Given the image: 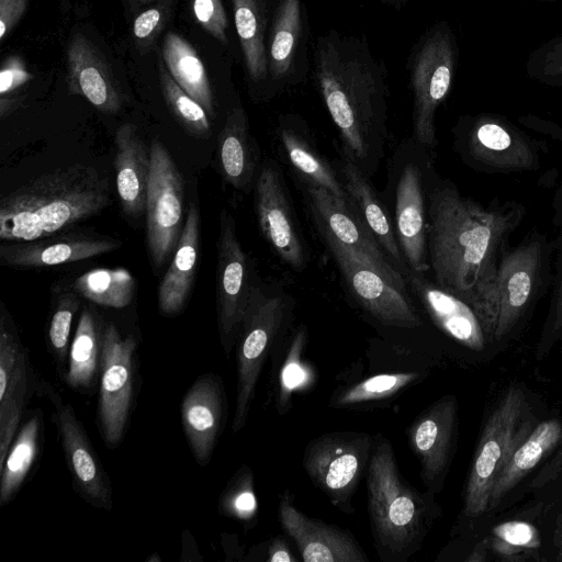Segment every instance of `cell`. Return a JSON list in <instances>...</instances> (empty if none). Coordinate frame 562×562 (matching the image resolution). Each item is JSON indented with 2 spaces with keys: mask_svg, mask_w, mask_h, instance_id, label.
Returning a JSON list of instances; mask_svg holds the SVG:
<instances>
[{
  "mask_svg": "<svg viewBox=\"0 0 562 562\" xmlns=\"http://www.w3.org/2000/svg\"><path fill=\"white\" fill-rule=\"evenodd\" d=\"M38 389L29 351L9 312L0 313V468L16 436L29 400Z\"/></svg>",
  "mask_w": 562,
  "mask_h": 562,
  "instance_id": "cell-18",
  "label": "cell"
},
{
  "mask_svg": "<svg viewBox=\"0 0 562 562\" xmlns=\"http://www.w3.org/2000/svg\"><path fill=\"white\" fill-rule=\"evenodd\" d=\"M220 512L251 526L256 519L258 504L254 491L251 470L243 465L228 482L218 502Z\"/></svg>",
  "mask_w": 562,
  "mask_h": 562,
  "instance_id": "cell-42",
  "label": "cell"
},
{
  "mask_svg": "<svg viewBox=\"0 0 562 562\" xmlns=\"http://www.w3.org/2000/svg\"><path fill=\"white\" fill-rule=\"evenodd\" d=\"M136 347L133 335L123 336L113 323L104 333L99 380L97 424L104 443L119 446L125 437L135 397Z\"/></svg>",
  "mask_w": 562,
  "mask_h": 562,
  "instance_id": "cell-13",
  "label": "cell"
},
{
  "mask_svg": "<svg viewBox=\"0 0 562 562\" xmlns=\"http://www.w3.org/2000/svg\"><path fill=\"white\" fill-rule=\"evenodd\" d=\"M80 297L70 286L59 289L48 321L47 345L61 380L68 369L71 324L80 308Z\"/></svg>",
  "mask_w": 562,
  "mask_h": 562,
  "instance_id": "cell-40",
  "label": "cell"
},
{
  "mask_svg": "<svg viewBox=\"0 0 562 562\" xmlns=\"http://www.w3.org/2000/svg\"><path fill=\"white\" fill-rule=\"evenodd\" d=\"M162 13L158 8L142 12L134 21L133 34L138 41L149 40L161 26Z\"/></svg>",
  "mask_w": 562,
  "mask_h": 562,
  "instance_id": "cell-49",
  "label": "cell"
},
{
  "mask_svg": "<svg viewBox=\"0 0 562 562\" xmlns=\"http://www.w3.org/2000/svg\"><path fill=\"white\" fill-rule=\"evenodd\" d=\"M457 56L454 36L443 22L434 26L422 38L414 53L411 70L414 98L413 140L429 153L438 144L436 111L451 89Z\"/></svg>",
  "mask_w": 562,
  "mask_h": 562,
  "instance_id": "cell-10",
  "label": "cell"
},
{
  "mask_svg": "<svg viewBox=\"0 0 562 562\" xmlns=\"http://www.w3.org/2000/svg\"><path fill=\"white\" fill-rule=\"evenodd\" d=\"M300 31V0H281L273 22L268 58L273 79H282L288 75L293 63Z\"/></svg>",
  "mask_w": 562,
  "mask_h": 562,
  "instance_id": "cell-38",
  "label": "cell"
},
{
  "mask_svg": "<svg viewBox=\"0 0 562 562\" xmlns=\"http://www.w3.org/2000/svg\"><path fill=\"white\" fill-rule=\"evenodd\" d=\"M303 186L315 226L353 249L391 284L408 293L404 277L392 265L351 205L325 189L310 184Z\"/></svg>",
  "mask_w": 562,
  "mask_h": 562,
  "instance_id": "cell-20",
  "label": "cell"
},
{
  "mask_svg": "<svg viewBox=\"0 0 562 562\" xmlns=\"http://www.w3.org/2000/svg\"><path fill=\"white\" fill-rule=\"evenodd\" d=\"M404 278L408 289L442 333L470 350L485 349L490 342L482 321L469 303L440 288L423 272L407 269Z\"/></svg>",
  "mask_w": 562,
  "mask_h": 562,
  "instance_id": "cell-23",
  "label": "cell"
},
{
  "mask_svg": "<svg viewBox=\"0 0 562 562\" xmlns=\"http://www.w3.org/2000/svg\"><path fill=\"white\" fill-rule=\"evenodd\" d=\"M158 67L164 99L177 122L193 137L207 138L212 124L205 109L173 80L162 63Z\"/></svg>",
  "mask_w": 562,
  "mask_h": 562,
  "instance_id": "cell-41",
  "label": "cell"
},
{
  "mask_svg": "<svg viewBox=\"0 0 562 562\" xmlns=\"http://www.w3.org/2000/svg\"><path fill=\"white\" fill-rule=\"evenodd\" d=\"M146 196V240L150 261L160 269L173 255L184 217L182 176L165 145L154 138Z\"/></svg>",
  "mask_w": 562,
  "mask_h": 562,
  "instance_id": "cell-12",
  "label": "cell"
},
{
  "mask_svg": "<svg viewBox=\"0 0 562 562\" xmlns=\"http://www.w3.org/2000/svg\"><path fill=\"white\" fill-rule=\"evenodd\" d=\"M221 175L234 190L248 191L255 186L259 167V147L249 131L248 119L240 105L226 115L217 136Z\"/></svg>",
  "mask_w": 562,
  "mask_h": 562,
  "instance_id": "cell-30",
  "label": "cell"
},
{
  "mask_svg": "<svg viewBox=\"0 0 562 562\" xmlns=\"http://www.w3.org/2000/svg\"><path fill=\"white\" fill-rule=\"evenodd\" d=\"M67 85L69 93L83 97L103 113L114 114L122 106L110 68L97 47L80 33L68 44Z\"/></svg>",
  "mask_w": 562,
  "mask_h": 562,
  "instance_id": "cell-25",
  "label": "cell"
},
{
  "mask_svg": "<svg viewBox=\"0 0 562 562\" xmlns=\"http://www.w3.org/2000/svg\"><path fill=\"white\" fill-rule=\"evenodd\" d=\"M344 281L359 305L385 326L416 328L423 321L407 292L391 284L356 251L316 227Z\"/></svg>",
  "mask_w": 562,
  "mask_h": 562,
  "instance_id": "cell-14",
  "label": "cell"
},
{
  "mask_svg": "<svg viewBox=\"0 0 562 562\" xmlns=\"http://www.w3.org/2000/svg\"><path fill=\"white\" fill-rule=\"evenodd\" d=\"M109 203V181L94 167L58 168L2 196L0 239L22 243L60 235Z\"/></svg>",
  "mask_w": 562,
  "mask_h": 562,
  "instance_id": "cell-3",
  "label": "cell"
},
{
  "mask_svg": "<svg viewBox=\"0 0 562 562\" xmlns=\"http://www.w3.org/2000/svg\"><path fill=\"white\" fill-rule=\"evenodd\" d=\"M306 341L307 330L304 325H301L292 338L278 380L279 390L277 404L280 414L288 411L294 389L303 381V352Z\"/></svg>",
  "mask_w": 562,
  "mask_h": 562,
  "instance_id": "cell-44",
  "label": "cell"
},
{
  "mask_svg": "<svg viewBox=\"0 0 562 562\" xmlns=\"http://www.w3.org/2000/svg\"><path fill=\"white\" fill-rule=\"evenodd\" d=\"M429 151L413 139L403 145L394 162L393 210L396 238L409 270H430L427 246L426 175Z\"/></svg>",
  "mask_w": 562,
  "mask_h": 562,
  "instance_id": "cell-11",
  "label": "cell"
},
{
  "mask_svg": "<svg viewBox=\"0 0 562 562\" xmlns=\"http://www.w3.org/2000/svg\"><path fill=\"white\" fill-rule=\"evenodd\" d=\"M114 142L115 183L120 205L126 215L139 217L146 211L150 155L134 124L121 125Z\"/></svg>",
  "mask_w": 562,
  "mask_h": 562,
  "instance_id": "cell-29",
  "label": "cell"
},
{
  "mask_svg": "<svg viewBox=\"0 0 562 562\" xmlns=\"http://www.w3.org/2000/svg\"><path fill=\"white\" fill-rule=\"evenodd\" d=\"M495 548L505 554L522 549H535L540 544L537 529L524 521H507L493 530Z\"/></svg>",
  "mask_w": 562,
  "mask_h": 562,
  "instance_id": "cell-45",
  "label": "cell"
},
{
  "mask_svg": "<svg viewBox=\"0 0 562 562\" xmlns=\"http://www.w3.org/2000/svg\"><path fill=\"white\" fill-rule=\"evenodd\" d=\"M38 387L54 405V420L75 490L94 508L111 510V481L74 407L65 403L50 385L42 383Z\"/></svg>",
  "mask_w": 562,
  "mask_h": 562,
  "instance_id": "cell-17",
  "label": "cell"
},
{
  "mask_svg": "<svg viewBox=\"0 0 562 562\" xmlns=\"http://www.w3.org/2000/svg\"><path fill=\"white\" fill-rule=\"evenodd\" d=\"M199 249L200 215L195 203L190 202L172 260L157 291L158 307L164 316L173 317L184 310L195 279Z\"/></svg>",
  "mask_w": 562,
  "mask_h": 562,
  "instance_id": "cell-28",
  "label": "cell"
},
{
  "mask_svg": "<svg viewBox=\"0 0 562 562\" xmlns=\"http://www.w3.org/2000/svg\"><path fill=\"white\" fill-rule=\"evenodd\" d=\"M561 440L562 423L560 420L549 419L536 425L514 450L496 477L490 495L488 509L496 507Z\"/></svg>",
  "mask_w": 562,
  "mask_h": 562,
  "instance_id": "cell-32",
  "label": "cell"
},
{
  "mask_svg": "<svg viewBox=\"0 0 562 562\" xmlns=\"http://www.w3.org/2000/svg\"><path fill=\"white\" fill-rule=\"evenodd\" d=\"M278 138L284 161L303 184L325 189L349 203L339 173L321 154L310 131L300 120L282 119L278 127Z\"/></svg>",
  "mask_w": 562,
  "mask_h": 562,
  "instance_id": "cell-27",
  "label": "cell"
},
{
  "mask_svg": "<svg viewBox=\"0 0 562 562\" xmlns=\"http://www.w3.org/2000/svg\"><path fill=\"white\" fill-rule=\"evenodd\" d=\"M561 2H562V0H561Z\"/></svg>",
  "mask_w": 562,
  "mask_h": 562,
  "instance_id": "cell-55",
  "label": "cell"
},
{
  "mask_svg": "<svg viewBox=\"0 0 562 562\" xmlns=\"http://www.w3.org/2000/svg\"><path fill=\"white\" fill-rule=\"evenodd\" d=\"M267 561L296 562L297 559L292 554L285 539L282 536H277L269 543Z\"/></svg>",
  "mask_w": 562,
  "mask_h": 562,
  "instance_id": "cell-51",
  "label": "cell"
},
{
  "mask_svg": "<svg viewBox=\"0 0 562 562\" xmlns=\"http://www.w3.org/2000/svg\"><path fill=\"white\" fill-rule=\"evenodd\" d=\"M407 441L420 463V479L435 494L443 488L457 447L458 403L445 395L406 428Z\"/></svg>",
  "mask_w": 562,
  "mask_h": 562,
  "instance_id": "cell-19",
  "label": "cell"
},
{
  "mask_svg": "<svg viewBox=\"0 0 562 562\" xmlns=\"http://www.w3.org/2000/svg\"><path fill=\"white\" fill-rule=\"evenodd\" d=\"M216 311L221 345L228 357L237 344L255 283L232 215L222 210L217 238Z\"/></svg>",
  "mask_w": 562,
  "mask_h": 562,
  "instance_id": "cell-15",
  "label": "cell"
},
{
  "mask_svg": "<svg viewBox=\"0 0 562 562\" xmlns=\"http://www.w3.org/2000/svg\"><path fill=\"white\" fill-rule=\"evenodd\" d=\"M162 58L173 80L213 119L212 87L205 67L191 44L179 34L168 32L164 38Z\"/></svg>",
  "mask_w": 562,
  "mask_h": 562,
  "instance_id": "cell-33",
  "label": "cell"
},
{
  "mask_svg": "<svg viewBox=\"0 0 562 562\" xmlns=\"http://www.w3.org/2000/svg\"><path fill=\"white\" fill-rule=\"evenodd\" d=\"M552 225L555 229L554 272L548 314L537 349L539 358L546 357L557 344L562 349V182L555 189L552 199Z\"/></svg>",
  "mask_w": 562,
  "mask_h": 562,
  "instance_id": "cell-36",
  "label": "cell"
},
{
  "mask_svg": "<svg viewBox=\"0 0 562 562\" xmlns=\"http://www.w3.org/2000/svg\"><path fill=\"white\" fill-rule=\"evenodd\" d=\"M227 402L221 376L206 373L189 387L181 402V424L193 458L209 463L226 422Z\"/></svg>",
  "mask_w": 562,
  "mask_h": 562,
  "instance_id": "cell-22",
  "label": "cell"
},
{
  "mask_svg": "<svg viewBox=\"0 0 562 562\" xmlns=\"http://www.w3.org/2000/svg\"><path fill=\"white\" fill-rule=\"evenodd\" d=\"M121 246V240L106 236L56 235L34 241L3 243L0 263L15 269L46 268L90 259Z\"/></svg>",
  "mask_w": 562,
  "mask_h": 562,
  "instance_id": "cell-24",
  "label": "cell"
},
{
  "mask_svg": "<svg viewBox=\"0 0 562 562\" xmlns=\"http://www.w3.org/2000/svg\"><path fill=\"white\" fill-rule=\"evenodd\" d=\"M192 9L199 24L214 38L227 43V15L221 0H192Z\"/></svg>",
  "mask_w": 562,
  "mask_h": 562,
  "instance_id": "cell-46",
  "label": "cell"
},
{
  "mask_svg": "<svg viewBox=\"0 0 562 562\" xmlns=\"http://www.w3.org/2000/svg\"><path fill=\"white\" fill-rule=\"evenodd\" d=\"M338 173L351 207L360 216L395 269L404 277L408 267L403 258L393 221L386 205L371 186L370 177L344 153H341Z\"/></svg>",
  "mask_w": 562,
  "mask_h": 562,
  "instance_id": "cell-26",
  "label": "cell"
},
{
  "mask_svg": "<svg viewBox=\"0 0 562 562\" xmlns=\"http://www.w3.org/2000/svg\"><path fill=\"white\" fill-rule=\"evenodd\" d=\"M419 378L420 374L417 372L376 374L335 392L330 400V406L337 408L356 407L391 398L417 382Z\"/></svg>",
  "mask_w": 562,
  "mask_h": 562,
  "instance_id": "cell-39",
  "label": "cell"
},
{
  "mask_svg": "<svg viewBox=\"0 0 562 562\" xmlns=\"http://www.w3.org/2000/svg\"><path fill=\"white\" fill-rule=\"evenodd\" d=\"M553 240L531 228L516 246L502 251L496 273L499 313L495 341L508 338L551 290Z\"/></svg>",
  "mask_w": 562,
  "mask_h": 562,
  "instance_id": "cell-5",
  "label": "cell"
},
{
  "mask_svg": "<svg viewBox=\"0 0 562 562\" xmlns=\"http://www.w3.org/2000/svg\"><path fill=\"white\" fill-rule=\"evenodd\" d=\"M533 427L525 391L519 385L510 386L480 436L464 490L463 514L467 517H477L488 509L496 477Z\"/></svg>",
  "mask_w": 562,
  "mask_h": 562,
  "instance_id": "cell-6",
  "label": "cell"
},
{
  "mask_svg": "<svg viewBox=\"0 0 562 562\" xmlns=\"http://www.w3.org/2000/svg\"><path fill=\"white\" fill-rule=\"evenodd\" d=\"M535 1H540V2H555L558 0H535Z\"/></svg>",
  "mask_w": 562,
  "mask_h": 562,
  "instance_id": "cell-53",
  "label": "cell"
},
{
  "mask_svg": "<svg viewBox=\"0 0 562 562\" xmlns=\"http://www.w3.org/2000/svg\"><path fill=\"white\" fill-rule=\"evenodd\" d=\"M24 61L15 55L7 57L0 70V94L5 98L8 94L21 88L33 79Z\"/></svg>",
  "mask_w": 562,
  "mask_h": 562,
  "instance_id": "cell-47",
  "label": "cell"
},
{
  "mask_svg": "<svg viewBox=\"0 0 562 562\" xmlns=\"http://www.w3.org/2000/svg\"><path fill=\"white\" fill-rule=\"evenodd\" d=\"M427 246L434 281L479 314L490 344L499 313L498 259L520 225L526 206L494 199L482 204L441 179L430 165L426 175Z\"/></svg>",
  "mask_w": 562,
  "mask_h": 562,
  "instance_id": "cell-1",
  "label": "cell"
},
{
  "mask_svg": "<svg viewBox=\"0 0 562 562\" xmlns=\"http://www.w3.org/2000/svg\"><path fill=\"white\" fill-rule=\"evenodd\" d=\"M367 477L368 513L374 548L383 562H407L439 518L435 493L419 492L402 475L393 447L374 435Z\"/></svg>",
  "mask_w": 562,
  "mask_h": 562,
  "instance_id": "cell-4",
  "label": "cell"
},
{
  "mask_svg": "<svg viewBox=\"0 0 562 562\" xmlns=\"http://www.w3.org/2000/svg\"><path fill=\"white\" fill-rule=\"evenodd\" d=\"M278 518L282 530L295 542L304 562L369 561L348 529L306 516L295 506L289 491L279 497Z\"/></svg>",
  "mask_w": 562,
  "mask_h": 562,
  "instance_id": "cell-21",
  "label": "cell"
},
{
  "mask_svg": "<svg viewBox=\"0 0 562 562\" xmlns=\"http://www.w3.org/2000/svg\"><path fill=\"white\" fill-rule=\"evenodd\" d=\"M137 1H139L142 3H147V2H150V1H154V0H137Z\"/></svg>",
  "mask_w": 562,
  "mask_h": 562,
  "instance_id": "cell-54",
  "label": "cell"
},
{
  "mask_svg": "<svg viewBox=\"0 0 562 562\" xmlns=\"http://www.w3.org/2000/svg\"><path fill=\"white\" fill-rule=\"evenodd\" d=\"M43 415L32 411L19 428L0 468V506L13 501L40 454Z\"/></svg>",
  "mask_w": 562,
  "mask_h": 562,
  "instance_id": "cell-34",
  "label": "cell"
},
{
  "mask_svg": "<svg viewBox=\"0 0 562 562\" xmlns=\"http://www.w3.org/2000/svg\"><path fill=\"white\" fill-rule=\"evenodd\" d=\"M533 119L538 124H536L532 121V119H530V117H521L520 121L525 125H529L533 130H537V131L546 133V134H550L552 137L562 140V128L561 127H558V126L554 127V125L552 123H550L548 126V125H544V121L538 120L536 117H533Z\"/></svg>",
  "mask_w": 562,
  "mask_h": 562,
  "instance_id": "cell-52",
  "label": "cell"
},
{
  "mask_svg": "<svg viewBox=\"0 0 562 562\" xmlns=\"http://www.w3.org/2000/svg\"><path fill=\"white\" fill-rule=\"evenodd\" d=\"M236 31L249 77L259 82L267 77L269 60L263 42V25L257 0H232Z\"/></svg>",
  "mask_w": 562,
  "mask_h": 562,
  "instance_id": "cell-37",
  "label": "cell"
},
{
  "mask_svg": "<svg viewBox=\"0 0 562 562\" xmlns=\"http://www.w3.org/2000/svg\"><path fill=\"white\" fill-rule=\"evenodd\" d=\"M525 70L536 82L562 88V34L531 50L526 59Z\"/></svg>",
  "mask_w": 562,
  "mask_h": 562,
  "instance_id": "cell-43",
  "label": "cell"
},
{
  "mask_svg": "<svg viewBox=\"0 0 562 562\" xmlns=\"http://www.w3.org/2000/svg\"><path fill=\"white\" fill-rule=\"evenodd\" d=\"M106 324L101 315L89 305H85L70 344L68 369L64 382L68 387L91 393L99 383L104 333Z\"/></svg>",
  "mask_w": 562,
  "mask_h": 562,
  "instance_id": "cell-31",
  "label": "cell"
},
{
  "mask_svg": "<svg viewBox=\"0 0 562 562\" xmlns=\"http://www.w3.org/2000/svg\"><path fill=\"white\" fill-rule=\"evenodd\" d=\"M562 474V445L551 460H549L532 480L531 487H541Z\"/></svg>",
  "mask_w": 562,
  "mask_h": 562,
  "instance_id": "cell-50",
  "label": "cell"
},
{
  "mask_svg": "<svg viewBox=\"0 0 562 562\" xmlns=\"http://www.w3.org/2000/svg\"><path fill=\"white\" fill-rule=\"evenodd\" d=\"M29 0H0V41L10 34L23 16Z\"/></svg>",
  "mask_w": 562,
  "mask_h": 562,
  "instance_id": "cell-48",
  "label": "cell"
},
{
  "mask_svg": "<svg viewBox=\"0 0 562 562\" xmlns=\"http://www.w3.org/2000/svg\"><path fill=\"white\" fill-rule=\"evenodd\" d=\"M315 78L341 153L371 177L384 157L387 136L383 64L362 40L329 32L316 42Z\"/></svg>",
  "mask_w": 562,
  "mask_h": 562,
  "instance_id": "cell-2",
  "label": "cell"
},
{
  "mask_svg": "<svg viewBox=\"0 0 562 562\" xmlns=\"http://www.w3.org/2000/svg\"><path fill=\"white\" fill-rule=\"evenodd\" d=\"M452 134L454 150L463 164L488 175L535 171L546 147L506 116L495 113L463 115Z\"/></svg>",
  "mask_w": 562,
  "mask_h": 562,
  "instance_id": "cell-7",
  "label": "cell"
},
{
  "mask_svg": "<svg viewBox=\"0 0 562 562\" xmlns=\"http://www.w3.org/2000/svg\"><path fill=\"white\" fill-rule=\"evenodd\" d=\"M291 310V297L282 289L254 285L236 344L237 389L232 423L235 434L247 423L262 367L285 331Z\"/></svg>",
  "mask_w": 562,
  "mask_h": 562,
  "instance_id": "cell-8",
  "label": "cell"
},
{
  "mask_svg": "<svg viewBox=\"0 0 562 562\" xmlns=\"http://www.w3.org/2000/svg\"><path fill=\"white\" fill-rule=\"evenodd\" d=\"M254 189L262 237L283 263L295 271L304 270L308 252L281 169L274 161L260 166Z\"/></svg>",
  "mask_w": 562,
  "mask_h": 562,
  "instance_id": "cell-16",
  "label": "cell"
},
{
  "mask_svg": "<svg viewBox=\"0 0 562 562\" xmlns=\"http://www.w3.org/2000/svg\"><path fill=\"white\" fill-rule=\"evenodd\" d=\"M70 288L94 304L123 308L134 297L135 279L124 268H97L78 276Z\"/></svg>",
  "mask_w": 562,
  "mask_h": 562,
  "instance_id": "cell-35",
  "label": "cell"
},
{
  "mask_svg": "<svg viewBox=\"0 0 562 562\" xmlns=\"http://www.w3.org/2000/svg\"><path fill=\"white\" fill-rule=\"evenodd\" d=\"M374 436L363 431H331L312 439L303 452V468L329 502L353 514L352 497L367 473Z\"/></svg>",
  "mask_w": 562,
  "mask_h": 562,
  "instance_id": "cell-9",
  "label": "cell"
}]
</instances>
